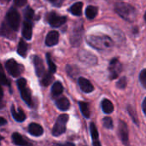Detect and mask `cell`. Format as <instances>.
I'll return each instance as SVG.
<instances>
[{
	"label": "cell",
	"mask_w": 146,
	"mask_h": 146,
	"mask_svg": "<svg viewBox=\"0 0 146 146\" xmlns=\"http://www.w3.org/2000/svg\"><path fill=\"white\" fill-rule=\"evenodd\" d=\"M127 78L126 77H122V78H121L120 80H119V81L117 82V87L119 88V89H121V90H123V89H125L126 87H127Z\"/></svg>",
	"instance_id": "obj_34"
},
{
	"label": "cell",
	"mask_w": 146,
	"mask_h": 146,
	"mask_svg": "<svg viewBox=\"0 0 146 146\" xmlns=\"http://www.w3.org/2000/svg\"><path fill=\"white\" fill-rule=\"evenodd\" d=\"M33 15H34V12H33V10L30 7H27L25 9V18H26L27 21H30L31 22V21L33 18Z\"/></svg>",
	"instance_id": "obj_32"
},
{
	"label": "cell",
	"mask_w": 146,
	"mask_h": 146,
	"mask_svg": "<svg viewBox=\"0 0 146 146\" xmlns=\"http://www.w3.org/2000/svg\"><path fill=\"white\" fill-rule=\"evenodd\" d=\"M82 7H83V3L81 2H77L71 6L70 11L73 15L80 16L82 14Z\"/></svg>",
	"instance_id": "obj_22"
},
{
	"label": "cell",
	"mask_w": 146,
	"mask_h": 146,
	"mask_svg": "<svg viewBox=\"0 0 146 146\" xmlns=\"http://www.w3.org/2000/svg\"><path fill=\"white\" fill-rule=\"evenodd\" d=\"M115 9L121 17H122L123 19H125L127 21H133L136 18V15H137L136 9L132 5H130L128 3H115Z\"/></svg>",
	"instance_id": "obj_2"
},
{
	"label": "cell",
	"mask_w": 146,
	"mask_h": 146,
	"mask_svg": "<svg viewBox=\"0 0 146 146\" xmlns=\"http://www.w3.org/2000/svg\"><path fill=\"white\" fill-rule=\"evenodd\" d=\"M9 0H0V3H8Z\"/></svg>",
	"instance_id": "obj_42"
},
{
	"label": "cell",
	"mask_w": 146,
	"mask_h": 146,
	"mask_svg": "<svg viewBox=\"0 0 146 146\" xmlns=\"http://www.w3.org/2000/svg\"><path fill=\"white\" fill-rule=\"evenodd\" d=\"M118 132L119 136L121 138V142L124 144V145L128 146L129 144V138H128V127L125 121H119V127H118Z\"/></svg>",
	"instance_id": "obj_9"
},
{
	"label": "cell",
	"mask_w": 146,
	"mask_h": 146,
	"mask_svg": "<svg viewBox=\"0 0 146 146\" xmlns=\"http://www.w3.org/2000/svg\"><path fill=\"white\" fill-rule=\"evenodd\" d=\"M90 132H91V136L92 140H97L99 139V134H98V131L95 126V124L93 122H92L90 124Z\"/></svg>",
	"instance_id": "obj_30"
},
{
	"label": "cell",
	"mask_w": 146,
	"mask_h": 146,
	"mask_svg": "<svg viewBox=\"0 0 146 146\" xmlns=\"http://www.w3.org/2000/svg\"><path fill=\"white\" fill-rule=\"evenodd\" d=\"M17 52L21 56L25 57L27 56V44L23 40L21 39L20 43L18 44V48H17Z\"/></svg>",
	"instance_id": "obj_24"
},
{
	"label": "cell",
	"mask_w": 146,
	"mask_h": 146,
	"mask_svg": "<svg viewBox=\"0 0 146 146\" xmlns=\"http://www.w3.org/2000/svg\"><path fill=\"white\" fill-rule=\"evenodd\" d=\"M12 141L15 145L18 146H32L30 143H28L20 133H14L12 134Z\"/></svg>",
	"instance_id": "obj_16"
},
{
	"label": "cell",
	"mask_w": 146,
	"mask_h": 146,
	"mask_svg": "<svg viewBox=\"0 0 146 146\" xmlns=\"http://www.w3.org/2000/svg\"><path fill=\"white\" fill-rule=\"evenodd\" d=\"M92 145L93 146H102L101 145V143L99 141V139H97V140H92Z\"/></svg>",
	"instance_id": "obj_39"
},
{
	"label": "cell",
	"mask_w": 146,
	"mask_h": 146,
	"mask_svg": "<svg viewBox=\"0 0 146 146\" xmlns=\"http://www.w3.org/2000/svg\"><path fill=\"white\" fill-rule=\"evenodd\" d=\"M68 118H69V116L67 114H62L58 116V118L56 119V121L52 128V135L53 136L58 137L66 132Z\"/></svg>",
	"instance_id": "obj_4"
},
{
	"label": "cell",
	"mask_w": 146,
	"mask_h": 146,
	"mask_svg": "<svg viewBox=\"0 0 146 146\" xmlns=\"http://www.w3.org/2000/svg\"><path fill=\"white\" fill-rule=\"evenodd\" d=\"M40 79H41V80H40L41 85L44 86H48L52 82V80H53V75H52V74H50V72L44 73V74H43V76H42Z\"/></svg>",
	"instance_id": "obj_25"
},
{
	"label": "cell",
	"mask_w": 146,
	"mask_h": 146,
	"mask_svg": "<svg viewBox=\"0 0 146 146\" xmlns=\"http://www.w3.org/2000/svg\"><path fill=\"white\" fill-rule=\"evenodd\" d=\"M82 32H79V29H77L76 32H74L73 36L71 37V43L74 46H77L80 44L81 41V33Z\"/></svg>",
	"instance_id": "obj_26"
},
{
	"label": "cell",
	"mask_w": 146,
	"mask_h": 146,
	"mask_svg": "<svg viewBox=\"0 0 146 146\" xmlns=\"http://www.w3.org/2000/svg\"><path fill=\"white\" fill-rule=\"evenodd\" d=\"M0 86H10V82L8 80L1 64H0Z\"/></svg>",
	"instance_id": "obj_28"
},
{
	"label": "cell",
	"mask_w": 146,
	"mask_h": 146,
	"mask_svg": "<svg viewBox=\"0 0 146 146\" xmlns=\"http://www.w3.org/2000/svg\"><path fill=\"white\" fill-rule=\"evenodd\" d=\"M127 111H128V113H129L130 116L132 117V119H133V122H134L137 126H139V121H138L137 113H136V111H135L134 108H133V106H131V105H128V106H127Z\"/></svg>",
	"instance_id": "obj_29"
},
{
	"label": "cell",
	"mask_w": 146,
	"mask_h": 146,
	"mask_svg": "<svg viewBox=\"0 0 146 146\" xmlns=\"http://www.w3.org/2000/svg\"><path fill=\"white\" fill-rule=\"evenodd\" d=\"M46 60H47V63H48V66H49V72L50 74H54L56 73V64L53 62L52 59H51V56H50V53H47L46 54Z\"/></svg>",
	"instance_id": "obj_27"
},
{
	"label": "cell",
	"mask_w": 146,
	"mask_h": 146,
	"mask_svg": "<svg viewBox=\"0 0 146 146\" xmlns=\"http://www.w3.org/2000/svg\"><path fill=\"white\" fill-rule=\"evenodd\" d=\"M56 107L62 110V111H66L69 109L70 107V103H69V100L65 98V97H62V98H57L56 100Z\"/></svg>",
	"instance_id": "obj_17"
},
{
	"label": "cell",
	"mask_w": 146,
	"mask_h": 146,
	"mask_svg": "<svg viewBox=\"0 0 146 146\" xmlns=\"http://www.w3.org/2000/svg\"><path fill=\"white\" fill-rule=\"evenodd\" d=\"M103 125H104V127H105V128H107V129H112L113 127H114V124H113V120H112V118H110V117H104V119H103Z\"/></svg>",
	"instance_id": "obj_31"
},
{
	"label": "cell",
	"mask_w": 146,
	"mask_h": 146,
	"mask_svg": "<svg viewBox=\"0 0 146 146\" xmlns=\"http://www.w3.org/2000/svg\"><path fill=\"white\" fill-rule=\"evenodd\" d=\"M102 110L105 114H111L114 111V105L112 102L107 98L102 101Z\"/></svg>",
	"instance_id": "obj_19"
},
{
	"label": "cell",
	"mask_w": 146,
	"mask_h": 146,
	"mask_svg": "<svg viewBox=\"0 0 146 146\" xmlns=\"http://www.w3.org/2000/svg\"><path fill=\"white\" fill-rule=\"evenodd\" d=\"M33 64H34L35 72H36L37 76L41 78L43 76V74L45 73L44 72V66L43 60L39 56H33Z\"/></svg>",
	"instance_id": "obj_12"
},
{
	"label": "cell",
	"mask_w": 146,
	"mask_h": 146,
	"mask_svg": "<svg viewBox=\"0 0 146 146\" xmlns=\"http://www.w3.org/2000/svg\"><path fill=\"white\" fill-rule=\"evenodd\" d=\"M59 41V33L56 31H51L50 32L45 39V44L47 46H53L56 45Z\"/></svg>",
	"instance_id": "obj_13"
},
{
	"label": "cell",
	"mask_w": 146,
	"mask_h": 146,
	"mask_svg": "<svg viewBox=\"0 0 146 146\" xmlns=\"http://www.w3.org/2000/svg\"><path fill=\"white\" fill-rule=\"evenodd\" d=\"M3 89H2V87L0 86V103H1V101L3 99Z\"/></svg>",
	"instance_id": "obj_41"
},
{
	"label": "cell",
	"mask_w": 146,
	"mask_h": 146,
	"mask_svg": "<svg viewBox=\"0 0 146 146\" xmlns=\"http://www.w3.org/2000/svg\"><path fill=\"white\" fill-rule=\"evenodd\" d=\"M6 123H7V121L3 117H0V127L5 125Z\"/></svg>",
	"instance_id": "obj_40"
},
{
	"label": "cell",
	"mask_w": 146,
	"mask_h": 146,
	"mask_svg": "<svg viewBox=\"0 0 146 146\" xmlns=\"http://www.w3.org/2000/svg\"><path fill=\"white\" fill-rule=\"evenodd\" d=\"M47 21L51 27H59L66 22L67 17L66 16H60L57 14H56V12H50L47 15Z\"/></svg>",
	"instance_id": "obj_6"
},
{
	"label": "cell",
	"mask_w": 146,
	"mask_h": 146,
	"mask_svg": "<svg viewBox=\"0 0 146 146\" xmlns=\"http://www.w3.org/2000/svg\"><path fill=\"white\" fill-rule=\"evenodd\" d=\"M87 43L98 50H106L113 45L112 39L105 35L98 36V35H90L86 38Z\"/></svg>",
	"instance_id": "obj_1"
},
{
	"label": "cell",
	"mask_w": 146,
	"mask_h": 146,
	"mask_svg": "<svg viewBox=\"0 0 146 146\" xmlns=\"http://www.w3.org/2000/svg\"><path fill=\"white\" fill-rule=\"evenodd\" d=\"M5 67L8 73L13 77H18L21 73V66L14 59L8 60L5 63Z\"/></svg>",
	"instance_id": "obj_8"
},
{
	"label": "cell",
	"mask_w": 146,
	"mask_h": 146,
	"mask_svg": "<svg viewBox=\"0 0 146 146\" xmlns=\"http://www.w3.org/2000/svg\"><path fill=\"white\" fill-rule=\"evenodd\" d=\"M146 98L144 99V101H143V104H142V109H143V112H144V114L145 115L146 114Z\"/></svg>",
	"instance_id": "obj_38"
},
{
	"label": "cell",
	"mask_w": 146,
	"mask_h": 146,
	"mask_svg": "<svg viewBox=\"0 0 146 146\" xmlns=\"http://www.w3.org/2000/svg\"><path fill=\"white\" fill-rule=\"evenodd\" d=\"M139 81L144 88H146V69H143L139 74Z\"/></svg>",
	"instance_id": "obj_33"
},
{
	"label": "cell",
	"mask_w": 146,
	"mask_h": 146,
	"mask_svg": "<svg viewBox=\"0 0 146 146\" xmlns=\"http://www.w3.org/2000/svg\"><path fill=\"white\" fill-rule=\"evenodd\" d=\"M27 0H15V4L17 6V7H22L26 4Z\"/></svg>",
	"instance_id": "obj_36"
},
{
	"label": "cell",
	"mask_w": 146,
	"mask_h": 146,
	"mask_svg": "<svg viewBox=\"0 0 146 146\" xmlns=\"http://www.w3.org/2000/svg\"><path fill=\"white\" fill-rule=\"evenodd\" d=\"M16 84H17L18 89L20 91L21 97L22 100L29 107H33V98H32V95H31V91L27 87V80L24 78H21L17 80Z\"/></svg>",
	"instance_id": "obj_3"
},
{
	"label": "cell",
	"mask_w": 146,
	"mask_h": 146,
	"mask_svg": "<svg viewBox=\"0 0 146 146\" xmlns=\"http://www.w3.org/2000/svg\"><path fill=\"white\" fill-rule=\"evenodd\" d=\"M122 69V66L117 58H114L111 60L110 66H109V72H110V79L115 80L116 79L119 74H121Z\"/></svg>",
	"instance_id": "obj_7"
},
{
	"label": "cell",
	"mask_w": 146,
	"mask_h": 146,
	"mask_svg": "<svg viewBox=\"0 0 146 146\" xmlns=\"http://www.w3.org/2000/svg\"><path fill=\"white\" fill-rule=\"evenodd\" d=\"M11 114H12V116L14 117V119L18 121V122H22L26 120V115L24 113V111L21 109V108H18V109H15V107L14 105L11 106Z\"/></svg>",
	"instance_id": "obj_14"
},
{
	"label": "cell",
	"mask_w": 146,
	"mask_h": 146,
	"mask_svg": "<svg viewBox=\"0 0 146 146\" xmlns=\"http://www.w3.org/2000/svg\"><path fill=\"white\" fill-rule=\"evenodd\" d=\"M98 12V9L96 6H92V5H89L87 6V8L86 9V15L88 19L92 20L94 19Z\"/></svg>",
	"instance_id": "obj_20"
},
{
	"label": "cell",
	"mask_w": 146,
	"mask_h": 146,
	"mask_svg": "<svg viewBox=\"0 0 146 146\" xmlns=\"http://www.w3.org/2000/svg\"><path fill=\"white\" fill-rule=\"evenodd\" d=\"M58 146H75L74 144L70 143V142H67V143H62V144H58Z\"/></svg>",
	"instance_id": "obj_37"
},
{
	"label": "cell",
	"mask_w": 146,
	"mask_h": 146,
	"mask_svg": "<svg viewBox=\"0 0 146 146\" xmlns=\"http://www.w3.org/2000/svg\"><path fill=\"white\" fill-rule=\"evenodd\" d=\"M6 21H7L9 27L12 31L16 32L19 29L21 17H20V15H19L18 11L15 9L11 8L8 11V13L6 15Z\"/></svg>",
	"instance_id": "obj_5"
},
{
	"label": "cell",
	"mask_w": 146,
	"mask_h": 146,
	"mask_svg": "<svg viewBox=\"0 0 146 146\" xmlns=\"http://www.w3.org/2000/svg\"><path fill=\"white\" fill-rule=\"evenodd\" d=\"M78 84L83 92L86 93H90L94 91V86L86 78L84 77H80L78 79Z\"/></svg>",
	"instance_id": "obj_11"
},
{
	"label": "cell",
	"mask_w": 146,
	"mask_h": 146,
	"mask_svg": "<svg viewBox=\"0 0 146 146\" xmlns=\"http://www.w3.org/2000/svg\"><path fill=\"white\" fill-rule=\"evenodd\" d=\"M28 133L34 137H39L44 133V129L39 124L31 123L28 126Z\"/></svg>",
	"instance_id": "obj_15"
},
{
	"label": "cell",
	"mask_w": 146,
	"mask_h": 146,
	"mask_svg": "<svg viewBox=\"0 0 146 146\" xmlns=\"http://www.w3.org/2000/svg\"><path fill=\"white\" fill-rule=\"evenodd\" d=\"M79 105H80V111H81L83 116L86 119H89L91 116V112L89 110L88 104L86 102H79Z\"/></svg>",
	"instance_id": "obj_23"
},
{
	"label": "cell",
	"mask_w": 146,
	"mask_h": 146,
	"mask_svg": "<svg viewBox=\"0 0 146 146\" xmlns=\"http://www.w3.org/2000/svg\"><path fill=\"white\" fill-rule=\"evenodd\" d=\"M3 139V137H2V136L0 135V143H1V141H2Z\"/></svg>",
	"instance_id": "obj_43"
},
{
	"label": "cell",
	"mask_w": 146,
	"mask_h": 146,
	"mask_svg": "<svg viewBox=\"0 0 146 146\" xmlns=\"http://www.w3.org/2000/svg\"><path fill=\"white\" fill-rule=\"evenodd\" d=\"M79 56H80V59L83 62L88 63L89 65H95L97 63L96 56L86 50H81L79 53Z\"/></svg>",
	"instance_id": "obj_10"
},
{
	"label": "cell",
	"mask_w": 146,
	"mask_h": 146,
	"mask_svg": "<svg viewBox=\"0 0 146 146\" xmlns=\"http://www.w3.org/2000/svg\"><path fill=\"white\" fill-rule=\"evenodd\" d=\"M53 5H55V6H56V7H60L62 4V3L64 2V0H49Z\"/></svg>",
	"instance_id": "obj_35"
},
{
	"label": "cell",
	"mask_w": 146,
	"mask_h": 146,
	"mask_svg": "<svg viewBox=\"0 0 146 146\" xmlns=\"http://www.w3.org/2000/svg\"><path fill=\"white\" fill-rule=\"evenodd\" d=\"M63 92V86L61 82H55L51 87V94L53 97H57L61 95Z\"/></svg>",
	"instance_id": "obj_21"
},
{
	"label": "cell",
	"mask_w": 146,
	"mask_h": 146,
	"mask_svg": "<svg viewBox=\"0 0 146 146\" xmlns=\"http://www.w3.org/2000/svg\"><path fill=\"white\" fill-rule=\"evenodd\" d=\"M33 34V27L30 21H25L23 23V28H22V36L26 39H31Z\"/></svg>",
	"instance_id": "obj_18"
}]
</instances>
